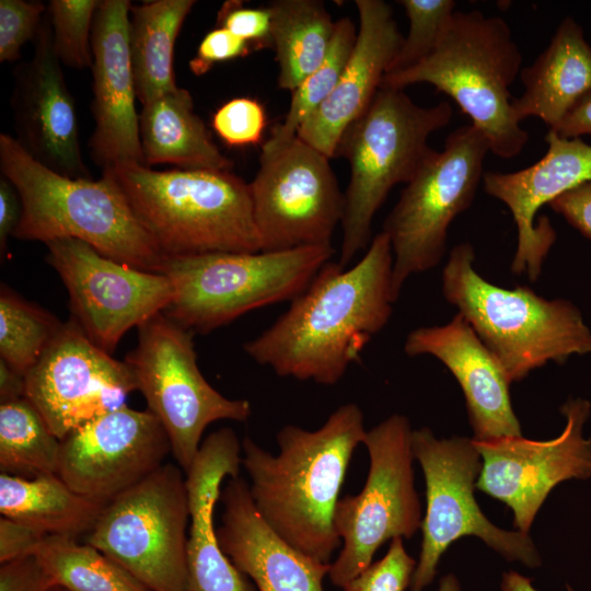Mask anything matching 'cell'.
Returning <instances> with one entry per match:
<instances>
[{
  "instance_id": "obj_1",
  "label": "cell",
  "mask_w": 591,
  "mask_h": 591,
  "mask_svg": "<svg viewBox=\"0 0 591 591\" xmlns=\"http://www.w3.org/2000/svg\"><path fill=\"white\" fill-rule=\"evenodd\" d=\"M392 269L391 242L381 231L355 266L326 263L244 351L280 376L337 383L392 315Z\"/></svg>"
},
{
  "instance_id": "obj_2",
  "label": "cell",
  "mask_w": 591,
  "mask_h": 591,
  "mask_svg": "<svg viewBox=\"0 0 591 591\" xmlns=\"http://www.w3.org/2000/svg\"><path fill=\"white\" fill-rule=\"evenodd\" d=\"M367 430L355 403L336 408L318 429L283 426L273 455L251 438L242 441V464L257 511L286 542L329 563L340 545L335 511L345 476Z\"/></svg>"
},
{
  "instance_id": "obj_3",
  "label": "cell",
  "mask_w": 591,
  "mask_h": 591,
  "mask_svg": "<svg viewBox=\"0 0 591 591\" xmlns=\"http://www.w3.org/2000/svg\"><path fill=\"white\" fill-rule=\"evenodd\" d=\"M102 173L164 258L260 252L248 184L231 170L154 171L125 162Z\"/></svg>"
},
{
  "instance_id": "obj_4",
  "label": "cell",
  "mask_w": 591,
  "mask_h": 591,
  "mask_svg": "<svg viewBox=\"0 0 591 591\" xmlns=\"http://www.w3.org/2000/svg\"><path fill=\"white\" fill-rule=\"evenodd\" d=\"M0 171L21 200L15 239L45 244L78 239L118 263L159 273L164 257L108 175L94 181L58 174L8 134L0 135Z\"/></svg>"
},
{
  "instance_id": "obj_5",
  "label": "cell",
  "mask_w": 591,
  "mask_h": 591,
  "mask_svg": "<svg viewBox=\"0 0 591 591\" xmlns=\"http://www.w3.org/2000/svg\"><path fill=\"white\" fill-rule=\"evenodd\" d=\"M468 242L452 248L442 271V293L470 323L503 368L510 383L549 361L591 352V331L580 311L563 299L547 300L531 288L506 289L474 268Z\"/></svg>"
},
{
  "instance_id": "obj_6",
  "label": "cell",
  "mask_w": 591,
  "mask_h": 591,
  "mask_svg": "<svg viewBox=\"0 0 591 591\" xmlns=\"http://www.w3.org/2000/svg\"><path fill=\"white\" fill-rule=\"evenodd\" d=\"M521 62V51L502 18L455 11L437 49L408 69L385 74L381 86L404 90L431 84L471 118L493 154L511 159L529 140L511 106L510 86Z\"/></svg>"
},
{
  "instance_id": "obj_7",
  "label": "cell",
  "mask_w": 591,
  "mask_h": 591,
  "mask_svg": "<svg viewBox=\"0 0 591 591\" xmlns=\"http://www.w3.org/2000/svg\"><path fill=\"white\" fill-rule=\"evenodd\" d=\"M448 102L425 107L404 90L381 86L343 134L335 157L349 162L338 264L347 266L372 241V221L397 184L409 183L433 152L428 139L452 118Z\"/></svg>"
},
{
  "instance_id": "obj_8",
  "label": "cell",
  "mask_w": 591,
  "mask_h": 591,
  "mask_svg": "<svg viewBox=\"0 0 591 591\" xmlns=\"http://www.w3.org/2000/svg\"><path fill=\"white\" fill-rule=\"evenodd\" d=\"M334 253L333 246H313L164 258L159 273L171 281L173 296L163 313L194 334H207L252 310L292 301Z\"/></svg>"
},
{
  "instance_id": "obj_9",
  "label": "cell",
  "mask_w": 591,
  "mask_h": 591,
  "mask_svg": "<svg viewBox=\"0 0 591 591\" xmlns=\"http://www.w3.org/2000/svg\"><path fill=\"white\" fill-rule=\"evenodd\" d=\"M488 152L489 143L475 126H461L447 137L442 151L433 150L402 190L382 227L393 252L396 300L410 276L441 262L449 227L471 207Z\"/></svg>"
},
{
  "instance_id": "obj_10",
  "label": "cell",
  "mask_w": 591,
  "mask_h": 591,
  "mask_svg": "<svg viewBox=\"0 0 591 591\" xmlns=\"http://www.w3.org/2000/svg\"><path fill=\"white\" fill-rule=\"evenodd\" d=\"M413 452L426 484L422 541L410 590L424 591L434 579L441 556L463 536H476L510 561L537 568L542 560L532 538L496 526L474 497L482 470L473 438L438 439L428 427L413 430Z\"/></svg>"
},
{
  "instance_id": "obj_11",
  "label": "cell",
  "mask_w": 591,
  "mask_h": 591,
  "mask_svg": "<svg viewBox=\"0 0 591 591\" xmlns=\"http://www.w3.org/2000/svg\"><path fill=\"white\" fill-rule=\"evenodd\" d=\"M193 335L164 313L157 314L138 327V343L124 360L132 370L147 409L163 426L172 455L185 472L210 424L245 421L252 413L247 399L228 398L204 378Z\"/></svg>"
},
{
  "instance_id": "obj_12",
  "label": "cell",
  "mask_w": 591,
  "mask_h": 591,
  "mask_svg": "<svg viewBox=\"0 0 591 591\" xmlns=\"http://www.w3.org/2000/svg\"><path fill=\"white\" fill-rule=\"evenodd\" d=\"M412 437L408 418L398 414L367 430L362 441L370 457L366 484L359 494L339 498L335 511L343 548L328 571L334 586L343 589L366 570L389 540L410 538L420 529Z\"/></svg>"
},
{
  "instance_id": "obj_13",
  "label": "cell",
  "mask_w": 591,
  "mask_h": 591,
  "mask_svg": "<svg viewBox=\"0 0 591 591\" xmlns=\"http://www.w3.org/2000/svg\"><path fill=\"white\" fill-rule=\"evenodd\" d=\"M188 521L186 478L164 463L104 507L86 543L151 591H186Z\"/></svg>"
},
{
  "instance_id": "obj_14",
  "label": "cell",
  "mask_w": 591,
  "mask_h": 591,
  "mask_svg": "<svg viewBox=\"0 0 591 591\" xmlns=\"http://www.w3.org/2000/svg\"><path fill=\"white\" fill-rule=\"evenodd\" d=\"M260 252L332 246L345 211L329 158L296 137L263 150L248 184Z\"/></svg>"
},
{
  "instance_id": "obj_15",
  "label": "cell",
  "mask_w": 591,
  "mask_h": 591,
  "mask_svg": "<svg viewBox=\"0 0 591 591\" xmlns=\"http://www.w3.org/2000/svg\"><path fill=\"white\" fill-rule=\"evenodd\" d=\"M46 247V260L68 291L71 318L107 354L172 300V283L163 274L118 263L78 239L54 240Z\"/></svg>"
},
{
  "instance_id": "obj_16",
  "label": "cell",
  "mask_w": 591,
  "mask_h": 591,
  "mask_svg": "<svg viewBox=\"0 0 591 591\" xmlns=\"http://www.w3.org/2000/svg\"><path fill=\"white\" fill-rule=\"evenodd\" d=\"M590 410L586 399L567 401L560 407L566 426L557 438L547 441L522 436L473 439L482 457L476 489L506 503L518 531L529 534L537 511L557 484L591 477V438L582 436Z\"/></svg>"
},
{
  "instance_id": "obj_17",
  "label": "cell",
  "mask_w": 591,
  "mask_h": 591,
  "mask_svg": "<svg viewBox=\"0 0 591 591\" xmlns=\"http://www.w3.org/2000/svg\"><path fill=\"white\" fill-rule=\"evenodd\" d=\"M25 379L26 398L59 440L127 405L128 395L138 391L130 367L94 345L72 318Z\"/></svg>"
},
{
  "instance_id": "obj_18",
  "label": "cell",
  "mask_w": 591,
  "mask_h": 591,
  "mask_svg": "<svg viewBox=\"0 0 591 591\" xmlns=\"http://www.w3.org/2000/svg\"><path fill=\"white\" fill-rule=\"evenodd\" d=\"M169 453L158 418L124 405L61 440L57 475L73 491L107 505L161 467Z\"/></svg>"
},
{
  "instance_id": "obj_19",
  "label": "cell",
  "mask_w": 591,
  "mask_h": 591,
  "mask_svg": "<svg viewBox=\"0 0 591 591\" xmlns=\"http://www.w3.org/2000/svg\"><path fill=\"white\" fill-rule=\"evenodd\" d=\"M33 43V57L13 70L14 138L49 170L71 178H90L79 142L76 103L55 51L48 12Z\"/></svg>"
},
{
  "instance_id": "obj_20",
  "label": "cell",
  "mask_w": 591,
  "mask_h": 591,
  "mask_svg": "<svg viewBox=\"0 0 591 591\" xmlns=\"http://www.w3.org/2000/svg\"><path fill=\"white\" fill-rule=\"evenodd\" d=\"M547 151L534 164L515 172L488 171L484 190L510 210L518 231L511 270L535 281L555 242L556 233L545 217L535 222L540 208L591 181V146L581 138H561L549 130Z\"/></svg>"
},
{
  "instance_id": "obj_21",
  "label": "cell",
  "mask_w": 591,
  "mask_h": 591,
  "mask_svg": "<svg viewBox=\"0 0 591 591\" xmlns=\"http://www.w3.org/2000/svg\"><path fill=\"white\" fill-rule=\"evenodd\" d=\"M129 0H101L93 21L91 112L95 128L90 155L102 169L117 163L143 165L139 114L129 51Z\"/></svg>"
},
{
  "instance_id": "obj_22",
  "label": "cell",
  "mask_w": 591,
  "mask_h": 591,
  "mask_svg": "<svg viewBox=\"0 0 591 591\" xmlns=\"http://www.w3.org/2000/svg\"><path fill=\"white\" fill-rule=\"evenodd\" d=\"M404 351L409 357L432 356L453 374L465 397L474 440L522 436L503 368L460 313L445 325L412 331Z\"/></svg>"
},
{
  "instance_id": "obj_23",
  "label": "cell",
  "mask_w": 591,
  "mask_h": 591,
  "mask_svg": "<svg viewBox=\"0 0 591 591\" xmlns=\"http://www.w3.org/2000/svg\"><path fill=\"white\" fill-rule=\"evenodd\" d=\"M357 38L329 96L311 114L297 137L335 158L345 130L369 107L403 43L392 7L383 0H356Z\"/></svg>"
},
{
  "instance_id": "obj_24",
  "label": "cell",
  "mask_w": 591,
  "mask_h": 591,
  "mask_svg": "<svg viewBox=\"0 0 591 591\" xmlns=\"http://www.w3.org/2000/svg\"><path fill=\"white\" fill-rule=\"evenodd\" d=\"M220 499V546L258 591H323L331 563L305 555L279 536L257 511L244 479L229 477Z\"/></svg>"
},
{
  "instance_id": "obj_25",
  "label": "cell",
  "mask_w": 591,
  "mask_h": 591,
  "mask_svg": "<svg viewBox=\"0 0 591 591\" xmlns=\"http://www.w3.org/2000/svg\"><path fill=\"white\" fill-rule=\"evenodd\" d=\"M241 450L232 429H219L204 440L186 471L189 506L186 591H256L222 551L213 524L223 479L239 476Z\"/></svg>"
},
{
  "instance_id": "obj_26",
  "label": "cell",
  "mask_w": 591,
  "mask_h": 591,
  "mask_svg": "<svg viewBox=\"0 0 591 591\" xmlns=\"http://www.w3.org/2000/svg\"><path fill=\"white\" fill-rule=\"evenodd\" d=\"M523 93L512 99L519 123L537 117L554 129L591 90V46L570 16L558 25L549 45L520 72Z\"/></svg>"
},
{
  "instance_id": "obj_27",
  "label": "cell",
  "mask_w": 591,
  "mask_h": 591,
  "mask_svg": "<svg viewBox=\"0 0 591 591\" xmlns=\"http://www.w3.org/2000/svg\"><path fill=\"white\" fill-rule=\"evenodd\" d=\"M139 137L147 167L173 164L185 170H232L233 161L215 144L186 89L177 86L142 105Z\"/></svg>"
},
{
  "instance_id": "obj_28",
  "label": "cell",
  "mask_w": 591,
  "mask_h": 591,
  "mask_svg": "<svg viewBox=\"0 0 591 591\" xmlns=\"http://www.w3.org/2000/svg\"><path fill=\"white\" fill-rule=\"evenodd\" d=\"M106 505L73 491L57 474L34 478L0 474L1 515L46 535L89 533Z\"/></svg>"
},
{
  "instance_id": "obj_29",
  "label": "cell",
  "mask_w": 591,
  "mask_h": 591,
  "mask_svg": "<svg viewBox=\"0 0 591 591\" xmlns=\"http://www.w3.org/2000/svg\"><path fill=\"white\" fill-rule=\"evenodd\" d=\"M195 0H153L131 4L129 51L136 96L143 105L177 88L174 45Z\"/></svg>"
},
{
  "instance_id": "obj_30",
  "label": "cell",
  "mask_w": 591,
  "mask_h": 591,
  "mask_svg": "<svg viewBox=\"0 0 591 591\" xmlns=\"http://www.w3.org/2000/svg\"><path fill=\"white\" fill-rule=\"evenodd\" d=\"M267 8L279 68L277 83L292 92L325 59L336 21L320 0H275Z\"/></svg>"
},
{
  "instance_id": "obj_31",
  "label": "cell",
  "mask_w": 591,
  "mask_h": 591,
  "mask_svg": "<svg viewBox=\"0 0 591 591\" xmlns=\"http://www.w3.org/2000/svg\"><path fill=\"white\" fill-rule=\"evenodd\" d=\"M34 555L67 591H151L101 551L70 536L46 535Z\"/></svg>"
},
{
  "instance_id": "obj_32",
  "label": "cell",
  "mask_w": 591,
  "mask_h": 591,
  "mask_svg": "<svg viewBox=\"0 0 591 591\" xmlns=\"http://www.w3.org/2000/svg\"><path fill=\"white\" fill-rule=\"evenodd\" d=\"M61 440L26 398L0 404V471L34 478L57 474Z\"/></svg>"
},
{
  "instance_id": "obj_33",
  "label": "cell",
  "mask_w": 591,
  "mask_h": 591,
  "mask_svg": "<svg viewBox=\"0 0 591 591\" xmlns=\"http://www.w3.org/2000/svg\"><path fill=\"white\" fill-rule=\"evenodd\" d=\"M54 314L9 288H0V360L26 375L62 326Z\"/></svg>"
},
{
  "instance_id": "obj_34",
  "label": "cell",
  "mask_w": 591,
  "mask_h": 591,
  "mask_svg": "<svg viewBox=\"0 0 591 591\" xmlns=\"http://www.w3.org/2000/svg\"><path fill=\"white\" fill-rule=\"evenodd\" d=\"M358 28L349 18L336 21L329 50L323 62L292 92L282 121L274 126L263 150L281 147L297 137L305 119L329 96L354 49Z\"/></svg>"
},
{
  "instance_id": "obj_35",
  "label": "cell",
  "mask_w": 591,
  "mask_h": 591,
  "mask_svg": "<svg viewBox=\"0 0 591 591\" xmlns=\"http://www.w3.org/2000/svg\"><path fill=\"white\" fill-rule=\"evenodd\" d=\"M409 28L387 69L394 73L408 69L430 56L445 36L456 2L453 0H401Z\"/></svg>"
},
{
  "instance_id": "obj_36",
  "label": "cell",
  "mask_w": 591,
  "mask_h": 591,
  "mask_svg": "<svg viewBox=\"0 0 591 591\" xmlns=\"http://www.w3.org/2000/svg\"><path fill=\"white\" fill-rule=\"evenodd\" d=\"M100 0H50L55 51L61 63L74 68L92 67L91 34Z\"/></svg>"
},
{
  "instance_id": "obj_37",
  "label": "cell",
  "mask_w": 591,
  "mask_h": 591,
  "mask_svg": "<svg viewBox=\"0 0 591 591\" xmlns=\"http://www.w3.org/2000/svg\"><path fill=\"white\" fill-rule=\"evenodd\" d=\"M212 128L230 147L255 146L266 127L263 105L251 97H235L221 105L212 116Z\"/></svg>"
},
{
  "instance_id": "obj_38",
  "label": "cell",
  "mask_w": 591,
  "mask_h": 591,
  "mask_svg": "<svg viewBox=\"0 0 591 591\" xmlns=\"http://www.w3.org/2000/svg\"><path fill=\"white\" fill-rule=\"evenodd\" d=\"M46 4L42 1H0V61L11 62L21 57L22 47L34 42L44 15Z\"/></svg>"
},
{
  "instance_id": "obj_39",
  "label": "cell",
  "mask_w": 591,
  "mask_h": 591,
  "mask_svg": "<svg viewBox=\"0 0 591 591\" xmlns=\"http://www.w3.org/2000/svg\"><path fill=\"white\" fill-rule=\"evenodd\" d=\"M417 561L406 552L403 538L391 541L383 558L350 580L344 591H405L410 587Z\"/></svg>"
},
{
  "instance_id": "obj_40",
  "label": "cell",
  "mask_w": 591,
  "mask_h": 591,
  "mask_svg": "<svg viewBox=\"0 0 591 591\" xmlns=\"http://www.w3.org/2000/svg\"><path fill=\"white\" fill-rule=\"evenodd\" d=\"M217 27L228 30L252 49L271 48V19L267 7L248 8L239 0L225 1L217 14Z\"/></svg>"
},
{
  "instance_id": "obj_41",
  "label": "cell",
  "mask_w": 591,
  "mask_h": 591,
  "mask_svg": "<svg viewBox=\"0 0 591 591\" xmlns=\"http://www.w3.org/2000/svg\"><path fill=\"white\" fill-rule=\"evenodd\" d=\"M252 47L223 27H216L201 39L196 56L189 61L195 76L207 73L216 63L245 57Z\"/></svg>"
},
{
  "instance_id": "obj_42",
  "label": "cell",
  "mask_w": 591,
  "mask_h": 591,
  "mask_svg": "<svg viewBox=\"0 0 591 591\" xmlns=\"http://www.w3.org/2000/svg\"><path fill=\"white\" fill-rule=\"evenodd\" d=\"M54 586L35 555L1 564L0 591H49Z\"/></svg>"
},
{
  "instance_id": "obj_43",
  "label": "cell",
  "mask_w": 591,
  "mask_h": 591,
  "mask_svg": "<svg viewBox=\"0 0 591 591\" xmlns=\"http://www.w3.org/2000/svg\"><path fill=\"white\" fill-rule=\"evenodd\" d=\"M45 536L42 531L1 515L0 563L34 555Z\"/></svg>"
},
{
  "instance_id": "obj_44",
  "label": "cell",
  "mask_w": 591,
  "mask_h": 591,
  "mask_svg": "<svg viewBox=\"0 0 591 591\" xmlns=\"http://www.w3.org/2000/svg\"><path fill=\"white\" fill-rule=\"evenodd\" d=\"M548 206L591 240V181L560 195Z\"/></svg>"
},
{
  "instance_id": "obj_45",
  "label": "cell",
  "mask_w": 591,
  "mask_h": 591,
  "mask_svg": "<svg viewBox=\"0 0 591 591\" xmlns=\"http://www.w3.org/2000/svg\"><path fill=\"white\" fill-rule=\"evenodd\" d=\"M21 200L13 184L1 175L0 178V252L1 256L7 252L10 235L20 221Z\"/></svg>"
},
{
  "instance_id": "obj_46",
  "label": "cell",
  "mask_w": 591,
  "mask_h": 591,
  "mask_svg": "<svg viewBox=\"0 0 591 591\" xmlns=\"http://www.w3.org/2000/svg\"><path fill=\"white\" fill-rule=\"evenodd\" d=\"M549 130L567 139L591 135V90L577 102L554 129Z\"/></svg>"
},
{
  "instance_id": "obj_47",
  "label": "cell",
  "mask_w": 591,
  "mask_h": 591,
  "mask_svg": "<svg viewBox=\"0 0 591 591\" xmlns=\"http://www.w3.org/2000/svg\"><path fill=\"white\" fill-rule=\"evenodd\" d=\"M26 397L25 375L0 360V404Z\"/></svg>"
},
{
  "instance_id": "obj_48",
  "label": "cell",
  "mask_w": 591,
  "mask_h": 591,
  "mask_svg": "<svg viewBox=\"0 0 591 591\" xmlns=\"http://www.w3.org/2000/svg\"><path fill=\"white\" fill-rule=\"evenodd\" d=\"M500 591H538L532 584V579L521 575L518 571L509 570L503 572ZM566 591H575L569 584L566 586Z\"/></svg>"
},
{
  "instance_id": "obj_49",
  "label": "cell",
  "mask_w": 591,
  "mask_h": 591,
  "mask_svg": "<svg viewBox=\"0 0 591 591\" xmlns=\"http://www.w3.org/2000/svg\"><path fill=\"white\" fill-rule=\"evenodd\" d=\"M436 591H461L460 582L455 575L448 573L443 576Z\"/></svg>"
},
{
  "instance_id": "obj_50",
  "label": "cell",
  "mask_w": 591,
  "mask_h": 591,
  "mask_svg": "<svg viewBox=\"0 0 591 591\" xmlns=\"http://www.w3.org/2000/svg\"><path fill=\"white\" fill-rule=\"evenodd\" d=\"M49 591H67V590L59 586H54Z\"/></svg>"
}]
</instances>
